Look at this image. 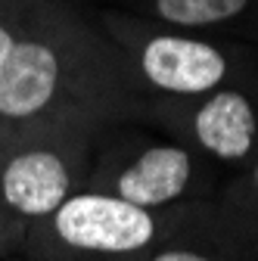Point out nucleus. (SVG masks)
Segmentation results:
<instances>
[{
  "mask_svg": "<svg viewBox=\"0 0 258 261\" xmlns=\"http://www.w3.org/2000/svg\"><path fill=\"white\" fill-rule=\"evenodd\" d=\"M56 237L84 252H137L152 243L156 218L149 208L124 202L118 196L81 193L69 196L53 212Z\"/></svg>",
  "mask_w": 258,
  "mask_h": 261,
  "instance_id": "1",
  "label": "nucleus"
},
{
  "mask_svg": "<svg viewBox=\"0 0 258 261\" xmlns=\"http://www.w3.org/2000/svg\"><path fill=\"white\" fill-rule=\"evenodd\" d=\"M143 75L171 93H205L227 75L224 56L202 41L190 38H156L140 53Z\"/></svg>",
  "mask_w": 258,
  "mask_h": 261,
  "instance_id": "2",
  "label": "nucleus"
},
{
  "mask_svg": "<svg viewBox=\"0 0 258 261\" xmlns=\"http://www.w3.org/2000/svg\"><path fill=\"white\" fill-rule=\"evenodd\" d=\"M59 87V59L47 44L16 41L0 69V118L25 121L50 106Z\"/></svg>",
  "mask_w": 258,
  "mask_h": 261,
  "instance_id": "3",
  "label": "nucleus"
},
{
  "mask_svg": "<svg viewBox=\"0 0 258 261\" xmlns=\"http://www.w3.org/2000/svg\"><path fill=\"white\" fill-rule=\"evenodd\" d=\"M69 165L50 149H31L7 162L0 174V193L10 208L28 218L53 215L69 199Z\"/></svg>",
  "mask_w": 258,
  "mask_h": 261,
  "instance_id": "4",
  "label": "nucleus"
},
{
  "mask_svg": "<svg viewBox=\"0 0 258 261\" xmlns=\"http://www.w3.org/2000/svg\"><path fill=\"white\" fill-rule=\"evenodd\" d=\"M193 162L180 146H152L115 177V196L140 208H159L187 190Z\"/></svg>",
  "mask_w": 258,
  "mask_h": 261,
  "instance_id": "5",
  "label": "nucleus"
},
{
  "mask_svg": "<svg viewBox=\"0 0 258 261\" xmlns=\"http://www.w3.org/2000/svg\"><path fill=\"white\" fill-rule=\"evenodd\" d=\"M196 140L218 159H243L255 140L252 103L237 90H221L202 103L193 121Z\"/></svg>",
  "mask_w": 258,
  "mask_h": 261,
  "instance_id": "6",
  "label": "nucleus"
},
{
  "mask_svg": "<svg viewBox=\"0 0 258 261\" xmlns=\"http://www.w3.org/2000/svg\"><path fill=\"white\" fill-rule=\"evenodd\" d=\"M246 0H156V10L162 19L177 25H212L237 16Z\"/></svg>",
  "mask_w": 258,
  "mask_h": 261,
  "instance_id": "7",
  "label": "nucleus"
},
{
  "mask_svg": "<svg viewBox=\"0 0 258 261\" xmlns=\"http://www.w3.org/2000/svg\"><path fill=\"white\" fill-rule=\"evenodd\" d=\"M152 261H212L199 252H184V249H171V252H159Z\"/></svg>",
  "mask_w": 258,
  "mask_h": 261,
  "instance_id": "8",
  "label": "nucleus"
},
{
  "mask_svg": "<svg viewBox=\"0 0 258 261\" xmlns=\"http://www.w3.org/2000/svg\"><path fill=\"white\" fill-rule=\"evenodd\" d=\"M13 47H16V38L10 35V28H4V25H0V69L7 65V59H10Z\"/></svg>",
  "mask_w": 258,
  "mask_h": 261,
  "instance_id": "9",
  "label": "nucleus"
},
{
  "mask_svg": "<svg viewBox=\"0 0 258 261\" xmlns=\"http://www.w3.org/2000/svg\"><path fill=\"white\" fill-rule=\"evenodd\" d=\"M255 187H258V165H255Z\"/></svg>",
  "mask_w": 258,
  "mask_h": 261,
  "instance_id": "10",
  "label": "nucleus"
}]
</instances>
